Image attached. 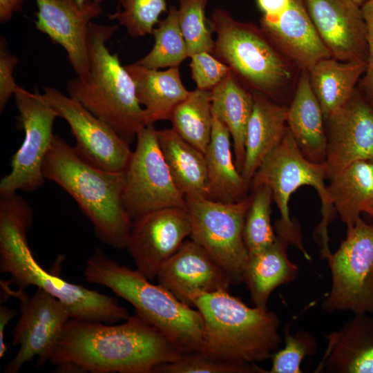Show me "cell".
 I'll return each instance as SVG.
<instances>
[{
    "mask_svg": "<svg viewBox=\"0 0 373 373\" xmlns=\"http://www.w3.org/2000/svg\"><path fill=\"white\" fill-rule=\"evenodd\" d=\"M183 354L163 334L135 313L123 323L70 318L48 361L70 363L82 372L151 373Z\"/></svg>",
    "mask_w": 373,
    "mask_h": 373,
    "instance_id": "cell-1",
    "label": "cell"
},
{
    "mask_svg": "<svg viewBox=\"0 0 373 373\" xmlns=\"http://www.w3.org/2000/svg\"><path fill=\"white\" fill-rule=\"evenodd\" d=\"M30 204L18 193L0 196V271L9 285L41 288L70 311L71 318L113 324L131 315L112 296L64 280L44 269L27 240L32 223Z\"/></svg>",
    "mask_w": 373,
    "mask_h": 373,
    "instance_id": "cell-2",
    "label": "cell"
},
{
    "mask_svg": "<svg viewBox=\"0 0 373 373\" xmlns=\"http://www.w3.org/2000/svg\"><path fill=\"white\" fill-rule=\"evenodd\" d=\"M42 173L46 180L56 183L73 198L102 242L117 249H126L133 222L122 202L124 171H106L90 164L55 134Z\"/></svg>",
    "mask_w": 373,
    "mask_h": 373,
    "instance_id": "cell-3",
    "label": "cell"
},
{
    "mask_svg": "<svg viewBox=\"0 0 373 373\" xmlns=\"http://www.w3.org/2000/svg\"><path fill=\"white\" fill-rule=\"evenodd\" d=\"M85 279L103 285L130 303L135 313L157 328L183 354L201 352L204 323L200 312L178 299L137 269L120 265L100 248L86 262Z\"/></svg>",
    "mask_w": 373,
    "mask_h": 373,
    "instance_id": "cell-4",
    "label": "cell"
},
{
    "mask_svg": "<svg viewBox=\"0 0 373 373\" xmlns=\"http://www.w3.org/2000/svg\"><path fill=\"white\" fill-rule=\"evenodd\" d=\"M119 26L90 23L89 77L86 81L72 78L67 82L66 88L69 96L131 144L140 130L149 124L137 99L133 78L117 54L111 52L106 45Z\"/></svg>",
    "mask_w": 373,
    "mask_h": 373,
    "instance_id": "cell-5",
    "label": "cell"
},
{
    "mask_svg": "<svg viewBox=\"0 0 373 373\" xmlns=\"http://www.w3.org/2000/svg\"><path fill=\"white\" fill-rule=\"evenodd\" d=\"M207 21L216 34L211 53L249 90L285 105L291 91L294 92L300 70L261 28L238 21L222 8L215 9Z\"/></svg>",
    "mask_w": 373,
    "mask_h": 373,
    "instance_id": "cell-6",
    "label": "cell"
},
{
    "mask_svg": "<svg viewBox=\"0 0 373 373\" xmlns=\"http://www.w3.org/2000/svg\"><path fill=\"white\" fill-rule=\"evenodd\" d=\"M204 323L201 352L211 357L240 363L271 358L281 343L280 320L267 308L250 307L221 289L194 300Z\"/></svg>",
    "mask_w": 373,
    "mask_h": 373,
    "instance_id": "cell-7",
    "label": "cell"
},
{
    "mask_svg": "<svg viewBox=\"0 0 373 373\" xmlns=\"http://www.w3.org/2000/svg\"><path fill=\"white\" fill-rule=\"evenodd\" d=\"M325 179L327 177L325 163H314L307 160L287 128L281 142L262 162L249 186L251 190L262 184L270 187L280 215L274 226L276 236L296 247L309 260L311 256L304 247L298 222L289 216V201L291 195L300 186H311L316 191L321 202L322 218L315 229L314 238L321 257L326 259L332 253L328 227L336 213Z\"/></svg>",
    "mask_w": 373,
    "mask_h": 373,
    "instance_id": "cell-8",
    "label": "cell"
},
{
    "mask_svg": "<svg viewBox=\"0 0 373 373\" xmlns=\"http://www.w3.org/2000/svg\"><path fill=\"white\" fill-rule=\"evenodd\" d=\"M184 198L191 222V240L207 251L233 285L244 283L249 254L243 228L250 195L235 203L220 202L202 195Z\"/></svg>",
    "mask_w": 373,
    "mask_h": 373,
    "instance_id": "cell-9",
    "label": "cell"
},
{
    "mask_svg": "<svg viewBox=\"0 0 373 373\" xmlns=\"http://www.w3.org/2000/svg\"><path fill=\"white\" fill-rule=\"evenodd\" d=\"M327 260L332 284L323 309L373 314V224L360 218Z\"/></svg>",
    "mask_w": 373,
    "mask_h": 373,
    "instance_id": "cell-10",
    "label": "cell"
},
{
    "mask_svg": "<svg viewBox=\"0 0 373 373\" xmlns=\"http://www.w3.org/2000/svg\"><path fill=\"white\" fill-rule=\"evenodd\" d=\"M156 131L154 124L140 130L124 171L122 202L132 222L156 210L186 207L161 151Z\"/></svg>",
    "mask_w": 373,
    "mask_h": 373,
    "instance_id": "cell-11",
    "label": "cell"
},
{
    "mask_svg": "<svg viewBox=\"0 0 373 373\" xmlns=\"http://www.w3.org/2000/svg\"><path fill=\"white\" fill-rule=\"evenodd\" d=\"M14 97L19 111L17 118L25 135L11 158L10 172L1 180L0 193L32 192L44 186L42 165L55 135V120L59 117L43 93L17 86Z\"/></svg>",
    "mask_w": 373,
    "mask_h": 373,
    "instance_id": "cell-12",
    "label": "cell"
},
{
    "mask_svg": "<svg viewBox=\"0 0 373 373\" xmlns=\"http://www.w3.org/2000/svg\"><path fill=\"white\" fill-rule=\"evenodd\" d=\"M3 300L10 296L19 301L21 314L12 332V343L19 345L15 356L6 365L4 372L17 373L35 357L37 365L48 361L66 323L71 318L68 307L41 288L31 296L24 289H13L1 280Z\"/></svg>",
    "mask_w": 373,
    "mask_h": 373,
    "instance_id": "cell-13",
    "label": "cell"
},
{
    "mask_svg": "<svg viewBox=\"0 0 373 373\" xmlns=\"http://www.w3.org/2000/svg\"><path fill=\"white\" fill-rule=\"evenodd\" d=\"M43 91L59 117L70 126L79 157L101 169L125 171L132 154L130 144L75 99L53 87L44 86Z\"/></svg>",
    "mask_w": 373,
    "mask_h": 373,
    "instance_id": "cell-14",
    "label": "cell"
},
{
    "mask_svg": "<svg viewBox=\"0 0 373 373\" xmlns=\"http://www.w3.org/2000/svg\"><path fill=\"white\" fill-rule=\"evenodd\" d=\"M186 207H169L148 213L134 221L126 249L136 269L149 280L189 237Z\"/></svg>",
    "mask_w": 373,
    "mask_h": 373,
    "instance_id": "cell-15",
    "label": "cell"
},
{
    "mask_svg": "<svg viewBox=\"0 0 373 373\" xmlns=\"http://www.w3.org/2000/svg\"><path fill=\"white\" fill-rule=\"evenodd\" d=\"M35 28L60 45L77 75L86 81L90 74L88 37L90 23L103 12L102 2L88 0H35Z\"/></svg>",
    "mask_w": 373,
    "mask_h": 373,
    "instance_id": "cell-16",
    "label": "cell"
},
{
    "mask_svg": "<svg viewBox=\"0 0 373 373\" xmlns=\"http://www.w3.org/2000/svg\"><path fill=\"white\" fill-rule=\"evenodd\" d=\"M325 125L327 179L355 162L373 159V106L358 88L344 106L325 118Z\"/></svg>",
    "mask_w": 373,
    "mask_h": 373,
    "instance_id": "cell-17",
    "label": "cell"
},
{
    "mask_svg": "<svg viewBox=\"0 0 373 373\" xmlns=\"http://www.w3.org/2000/svg\"><path fill=\"white\" fill-rule=\"evenodd\" d=\"M304 1L332 57L367 64V28L361 6L354 0Z\"/></svg>",
    "mask_w": 373,
    "mask_h": 373,
    "instance_id": "cell-18",
    "label": "cell"
},
{
    "mask_svg": "<svg viewBox=\"0 0 373 373\" xmlns=\"http://www.w3.org/2000/svg\"><path fill=\"white\" fill-rule=\"evenodd\" d=\"M156 278L182 303L194 307L195 298L233 285L225 271L194 241L185 240L160 267Z\"/></svg>",
    "mask_w": 373,
    "mask_h": 373,
    "instance_id": "cell-19",
    "label": "cell"
},
{
    "mask_svg": "<svg viewBox=\"0 0 373 373\" xmlns=\"http://www.w3.org/2000/svg\"><path fill=\"white\" fill-rule=\"evenodd\" d=\"M260 27L300 70H308L332 55L318 35L304 0H291L288 8L274 17L262 15Z\"/></svg>",
    "mask_w": 373,
    "mask_h": 373,
    "instance_id": "cell-20",
    "label": "cell"
},
{
    "mask_svg": "<svg viewBox=\"0 0 373 373\" xmlns=\"http://www.w3.org/2000/svg\"><path fill=\"white\" fill-rule=\"evenodd\" d=\"M325 338L327 345L315 372L373 373V316L354 314Z\"/></svg>",
    "mask_w": 373,
    "mask_h": 373,
    "instance_id": "cell-21",
    "label": "cell"
},
{
    "mask_svg": "<svg viewBox=\"0 0 373 373\" xmlns=\"http://www.w3.org/2000/svg\"><path fill=\"white\" fill-rule=\"evenodd\" d=\"M251 93L254 104L247 128L241 171L249 186L258 169L281 142L287 129V106L276 103L258 92Z\"/></svg>",
    "mask_w": 373,
    "mask_h": 373,
    "instance_id": "cell-22",
    "label": "cell"
},
{
    "mask_svg": "<svg viewBox=\"0 0 373 373\" xmlns=\"http://www.w3.org/2000/svg\"><path fill=\"white\" fill-rule=\"evenodd\" d=\"M287 128L309 161L324 163L327 151L325 117L309 82L307 70H300L287 106Z\"/></svg>",
    "mask_w": 373,
    "mask_h": 373,
    "instance_id": "cell-23",
    "label": "cell"
},
{
    "mask_svg": "<svg viewBox=\"0 0 373 373\" xmlns=\"http://www.w3.org/2000/svg\"><path fill=\"white\" fill-rule=\"evenodd\" d=\"M125 68L133 79L149 124L170 120L175 107L190 93L182 82L179 67L160 70L133 63Z\"/></svg>",
    "mask_w": 373,
    "mask_h": 373,
    "instance_id": "cell-24",
    "label": "cell"
},
{
    "mask_svg": "<svg viewBox=\"0 0 373 373\" xmlns=\"http://www.w3.org/2000/svg\"><path fill=\"white\" fill-rule=\"evenodd\" d=\"M231 137L227 128L213 116L211 140L204 153L207 198L223 203L238 202L249 195V186L233 158Z\"/></svg>",
    "mask_w": 373,
    "mask_h": 373,
    "instance_id": "cell-25",
    "label": "cell"
},
{
    "mask_svg": "<svg viewBox=\"0 0 373 373\" xmlns=\"http://www.w3.org/2000/svg\"><path fill=\"white\" fill-rule=\"evenodd\" d=\"M289 242L276 236V240L259 253L249 256L244 283L254 306L266 309L274 290L296 280L299 268L288 256Z\"/></svg>",
    "mask_w": 373,
    "mask_h": 373,
    "instance_id": "cell-26",
    "label": "cell"
},
{
    "mask_svg": "<svg viewBox=\"0 0 373 373\" xmlns=\"http://www.w3.org/2000/svg\"><path fill=\"white\" fill-rule=\"evenodd\" d=\"M254 104L251 91L244 86L231 71L211 90L213 115L230 133L235 164L240 173L245 160L247 128Z\"/></svg>",
    "mask_w": 373,
    "mask_h": 373,
    "instance_id": "cell-27",
    "label": "cell"
},
{
    "mask_svg": "<svg viewBox=\"0 0 373 373\" xmlns=\"http://www.w3.org/2000/svg\"><path fill=\"white\" fill-rule=\"evenodd\" d=\"M364 63L322 59L308 70L312 89L326 118L344 106L354 94L365 72Z\"/></svg>",
    "mask_w": 373,
    "mask_h": 373,
    "instance_id": "cell-28",
    "label": "cell"
},
{
    "mask_svg": "<svg viewBox=\"0 0 373 373\" xmlns=\"http://www.w3.org/2000/svg\"><path fill=\"white\" fill-rule=\"evenodd\" d=\"M157 139L173 180L184 196L207 198L205 155L181 137L172 128L157 130Z\"/></svg>",
    "mask_w": 373,
    "mask_h": 373,
    "instance_id": "cell-29",
    "label": "cell"
},
{
    "mask_svg": "<svg viewBox=\"0 0 373 373\" xmlns=\"http://www.w3.org/2000/svg\"><path fill=\"white\" fill-rule=\"evenodd\" d=\"M373 182L370 160L357 161L329 179L328 193L336 213L347 229L365 213Z\"/></svg>",
    "mask_w": 373,
    "mask_h": 373,
    "instance_id": "cell-30",
    "label": "cell"
},
{
    "mask_svg": "<svg viewBox=\"0 0 373 373\" xmlns=\"http://www.w3.org/2000/svg\"><path fill=\"white\" fill-rule=\"evenodd\" d=\"M211 90L195 88L174 109L172 128L185 141L205 153L211 140Z\"/></svg>",
    "mask_w": 373,
    "mask_h": 373,
    "instance_id": "cell-31",
    "label": "cell"
},
{
    "mask_svg": "<svg viewBox=\"0 0 373 373\" xmlns=\"http://www.w3.org/2000/svg\"><path fill=\"white\" fill-rule=\"evenodd\" d=\"M151 35L155 38L153 47L136 64L151 69L176 68L189 57L179 26L176 7L169 8L166 17L158 22Z\"/></svg>",
    "mask_w": 373,
    "mask_h": 373,
    "instance_id": "cell-32",
    "label": "cell"
},
{
    "mask_svg": "<svg viewBox=\"0 0 373 373\" xmlns=\"http://www.w3.org/2000/svg\"><path fill=\"white\" fill-rule=\"evenodd\" d=\"M251 191L243 228V238L249 256L264 250L276 239L271 223L274 201L271 189L262 184Z\"/></svg>",
    "mask_w": 373,
    "mask_h": 373,
    "instance_id": "cell-33",
    "label": "cell"
},
{
    "mask_svg": "<svg viewBox=\"0 0 373 373\" xmlns=\"http://www.w3.org/2000/svg\"><path fill=\"white\" fill-rule=\"evenodd\" d=\"M209 0H179L178 23L189 57L200 52H212L214 39L205 17Z\"/></svg>",
    "mask_w": 373,
    "mask_h": 373,
    "instance_id": "cell-34",
    "label": "cell"
},
{
    "mask_svg": "<svg viewBox=\"0 0 373 373\" xmlns=\"http://www.w3.org/2000/svg\"><path fill=\"white\" fill-rule=\"evenodd\" d=\"M119 5L108 17L124 26L132 37L152 34L160 16L167 11L166 0H119Z\"/></svg>",
    "mask_w": 373,
    "mask_h": 373,
    "instance_id": "cell-35",
    "label": "cell"
},
{
    "mask_svg": "<svg viewBox=\"0 0 373 373\" xmlns=\"http://www.w3.org/2000/svg\"><path fill=\"white\" fill-rule=\"evenodd\" d=\"M268 373L256 363H240L216 358L202 352L183 354L176 361L160 364L153 373Z\"/></svg>",
    "mask_w": 373,
    "mask_h": 373,
    "instance_id": "cell-36",
    "label": "cell"
},
{
    "mask_svg": "<svg viewBox=\"0 0 373 373\" xmlns=\"http://www.w3.org/2000/svg\"><path fill=\"white\" fill-rule=\"evenodd\" d=\"M285 346L271 357V367L268 373H301L302 361L317 351L316 338L305 330L291 334L289 325L284 327Z\"/></svg>",
    "mask_w": 373,
    "mask_h": 373,
    "instance_id": "cell-37",
    "label": "cell"
},
{
    "mask_svg": "<svg viewBox=\"0 0 373 373\" xmlns=\"http://www.w3.org/2000/svg\"><path fill=\"white\" fill-rule=\"evenodd\" d=\"M189 64L197 88L211 90L229 73V68L209 52L192 55Z\"/></svg>",
    "mask_w": 373,
    "mask_h": 373,
    "instance_id": "cell-38",
    "label": "cell"
},
{
    "mask_svg": "<svg viewBox=\"0 0 373 373\" xmlns=\"http://www.w3.org/2000/svg\"><path fill=\"white\" fill-rule=\"evenodd\" d=\"M18 59L12 54L3 36L0 40V111L15 94L17 85L13 75Z\"/></svg>",
    "mask_w": 373,
    "mask_h": 373,
    "instance_id": "cell-39",
    "label": "cell"
},
{
    "mask_svg": "<svg viewBox=\"0 0 373 373\" xmlns=\"http://www.w3.org/2000/svg\"><path fill=\"white\" fill-rule=\"evenodd\" d=\"M361 10L367 28V61L365 72L357 88L373 106V0L363 3Z\"/></svg>",
    "mask_w": 373,
    "mask_h": 373,
    "instance_id": "cell-40",
    "label": "cell"
},
{
    "mask_svg": "<svg viewBox=\"0 0 373 373\" xmlns=\"http://www.w3.org/2000/svg\"><path fill=\"white\" fill-rule=\"evenodd\" d=\"M263 15L278 16L283 13L289 7L291 0H256Z\"/></svg>",
    "mask_w": 373,
    "mask_h": 373,
    "instance_id": "cell-41",
    "label": "cell"
},
{
    "mask_svg": "<svg viewBox=\"0 0 373 373\" xmlns=\"http://www.w3.org/2000/svg\"><path fill=\"white\" fill-rule=\"evenodd\" d=\"M17 314L14 309H10L5 305L0 307V358L3 357L7 347L5 343V330L8 323Z\"/></svg>",
    "mask_w": 373,
    "mask_h": 373,
    "instance_id": "cell-42",
    "label": "cell"
},
{
    "mask_svg": "<svg viewBox=\"0 0 373 373\" xmlns=\"http://www.w3.org/2000/svg\"><path fill=\"white\" fill-rule=\"evenodd\" d=\"M26 0H0V21L6 23L15 12L21 11Z\"/></svg>",
    "mask_w": 373,
    "mask_h": 373,
    "instance_id": "cell-43",
    "label": "cell"
},
{
    "mask_svg": "<svg viewBox=\"0 0 373 373\" xmlns=\"http://www.w3.org/2000/svg\"><path fill=\"white\" fill-rule=\"evenodd\" d=\"M370 161L372 164V170H373V159L370 160ZM365 213H367L370 217H371L373 219V182H372V187L370 198L367 203V205L366 207Z\"/></svg>",
    "mask_w": 373,
    "mask_h": 373,
    "instance_id": "cell-44",
    "label": "cell"
},
{
    "mask_svg": "<svg viewBox=\"0 0 373 373\" xmlns=\"http://www.w3.org/2000/svg\"><path fill=\"white\" fill-rule=\"evenodd\" d=\"M357 4H358L359 6H362L363 3H365V2L370 1V0H354Z\"/></svg>",
    "mask_w": 373,
    "mask_h": 373,
    "instance_id": "cell-45",
    "label": "cell"
},
{
    "mask_svg": "<svg viewBox=\"0 0 373 373\" xmlns=\"http://www.w3.org/2000/svg\"><path fill=\"white\" fill-rule=\"evenodd\" d=\"M80 5H83L86 1H88V0H75ZM93 1H100V2H102L103 0H93Z\"/></svg>",
    "mask_w": 373,
    "mask_h": 373,
    "instance_id": "cell-46",
    "label": "cell"
}]
</instances>
